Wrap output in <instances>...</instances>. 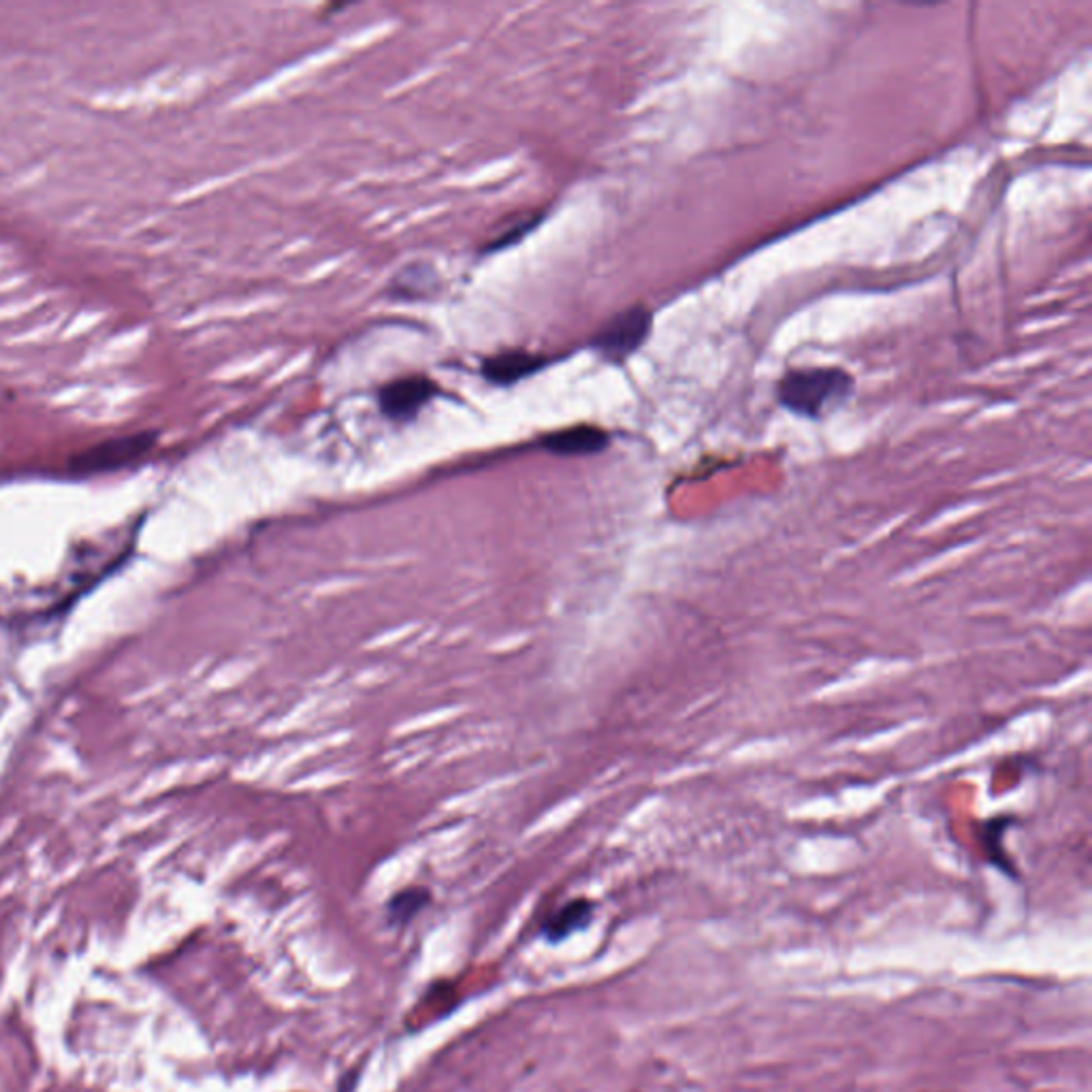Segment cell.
Instances as JSON below:
<instances>
[{
	"label": "cell",
	"instance_id": "1",
	"mask_svg": "<svg viewBox=\"0 0 1092 1092\" xmlns=\"http://www.w3.org/2000/svg\"><path fill=\"white\" fill-rule=\"evenodd\" d=\"M856 391V376L838 365H816L788 369L777 387V404L785 412L821 420L830 412L845 406Z\"/></svg>",
	"mask_w": 1092,
	"mask_h": 1092
},
{
	"label": "cell",
	"instance_id": "2",
	"mask_svg": "<svg viewBox=\"0 0 1092 1092\" xmlns=\"http://www.w3.org/2000/svg\"><path fill=\"white\" fill-rule=\"evenodd\" d=\"M653 332V312L647 306H632L614 314L589 340L592 350L614 365L632 359Z\"/></svg>",
	"mask_w": 1092,
	"mask_h": 1092
},
{
	"label": "cell",
	"instance_id": "3",
	"mask_svg": "<svg viewBox=\"0 0 1092 1092\" xmlns=\"http://www.w3.org/2000/svg\"><path fill=\"white\" fill-rule=\"evenodd\" d=\"M156 444L154 431H141L131 435H118L99 442L70 459V470L75 474H101L127 468L147 455Z\"/></svg>",
	"mask_w": 1092,
	"mask_h": 1092
},
{
	"label": "cell",
	"instance_id": "4",
	"mask_svg": "<svg viewBox=\"0 0 1092 1092\" xmlns=\"http://www.w3.org/2000/svg\"><path fill=\"white\" fill-rule=\"evenodd\" d=\"M438 395V385L427 376H406L385 385L378 391L380 412L398 422H406L416 418V414L425 408Z\"/></svg>",
	"mask_w": 1092,
	"mask_h": 1092
},
{
	"label": "cell",
	"instance_id": "5",
	"mask_svg": "<svg viewBox=\"0 0 1092 1092\" xmlns=\"http://www.w3.org/2000/svg\"><path fill=\"white\" fill-rule=\"evenodd\" d=\"M550 363L548 356L525 352V350H506L499 354H493L482 361L480 374L484 380L497 387H510L517 385L536 372L545 369Z\"/></svg>",
	"mask_w": 1092,
	"mask_h": 1092
},
{
	"label": "cell",
	"instance_id": "6",
	"mask_svg": "<svg viewBox=\"0 0 1092 1092\" xmlns=\"http://www.w3.org/2000/svg\"><path fill=\"white\" fill-rule=\"evenodd\" d=\"M541 446L561 457H585L598 455L611 446V433L596 425H576L548 433Z\"/></svg>",
	"mask_w": 1092,
	"mask_h": 1092
},
{
	"label": "cell",
	"instance_id": "7",
	"mask_svg": "<svg viewBox=\"0 0 1092 1092\" xmlns=\"http://www.w3.org/2000/svg\"><path fill=\"white\" fill-rule=\"evenodd\" d=\"M594 918V902L592 900H585V898H576L572 902H568L566 907H561L543 928V935L550 944H557V941H563L568 939L570 935L583 931Z\"/></svg>",
	"mask_w": 1092,
	"mask_h": 1092
},
{
	"label": "cell",
	"instance_id": "8",
	"mask_svg": "<svg viewBox=\"0 0 1092 1092\" xmlns=\"http://www.w3.org/2000/svg\"><path fill=\"white\" fill-rule=\"evenodd\" d=\"M389 290L398 299H420L425 297V292L433 290V272L429 268L425 270L422 263H414L412 268L400 272Z\"/></svg>",
	"mask_w": 1092,
	"mask_h": 1092
},
{
	"label": "cell",
	"instance_id": "9",
	"mask_svg": "<svg viewBox=\"0 0 1092 1092\" xmlns=\"http://www.w3.org/2000/svg\"><path fill=\"white\" fill-rule=\"evenodd\" d=\"M427 902H429V892L422 887H408L404 892H398L389 900V907H387L389 920L404 924V922L412 920Z\"/></svg>",
	"mask_w": 1092,
	"mask_h": 1092
},
{
	"label": "cell",
	"instance_id": "10",
	"mask_svg": "<svg viewBox=\"0 0 1092 1092\" xmlns=\"http://www.w3.org/2000/svg\"><path fill=\"white\" fill-rule=\"evenodd\" d=\"M1010 821H1012V818H1007V816H999V818L990 819V821L986 823V828H984V843H986V847L990 849V860H992L994 864H1001L1003 869H1005V867H1010V864L1005 862V854H1003V849H1001L1003 834H1005V830L1010 828Z\"/></svg>",
	"mask_w": 1092,
	"mask_h": 1092
},
{
	"label": "cell",
	"instance_id": "11",
	"mask_svg": "<svg viewBox=\"0 0 1092 1092\" xmlns=\"http://www.w3.org/2000/svg\"><path fill=\"white\" fill-rule=\"evenodd\" d=\"M541 222V216H530V218H521L517 224L508 226L506 231H502L486 248L484 252H499V250H506L510 248L512 244H517L519 239H523L530 231H534V226Z\"/></svg>",
	"mask_w": 1092,
	"mask_h": 1092
}]
</instances>
